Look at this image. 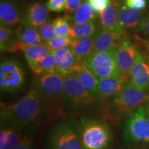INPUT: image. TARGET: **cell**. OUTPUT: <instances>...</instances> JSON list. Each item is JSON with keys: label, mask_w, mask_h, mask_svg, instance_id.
<instances>
[{"label": "cell", "mask_w": 149, "mask_h": 149, "mask_svg": "<svg viewBox=\"0 0 149 149\" xmlns=\"http://www.w3.org/2000/svg\"><path fill=\"white\" fill-rule=\"evenodd\" d=\"M96 30L94 20L81 24H72L70 37L72 39L92 37L95 33Z\"/></svg>", "instance_id": "26"}, {"label": "cell", "mask_w": 149, "mask_h": 149, "mask_svg": "<svg viewBox=\"0 0 149 149\" xmlns=\"http://www.w3.org/2000/svg\"><path fill=\"white\" fill-rule=\"evenodd\" d=\"M48 10L46 5L34 2L27 8L24 15V24L38 29L48 20Z\"/></svg>", "instance_id": "19"}, {"label": "cell", "mask_w": 149, "mask_h": 149, "mask_svg": "<svg viewBox=\"0 0 149 149\" xmlns=\"http://www.w3.org/2000/svg\"><path fill=\"white\" fill-rule=\"evenodd\" d=\"M93 9L97 14H100L111 3L112 0H88Z\"/></svg>", "instance_id": "33"}, {"label": "cell", "mask_w": 149, "mask_h": 149, "mask_svg": "<svg viewBox=\"0 0 149 149\" xmlns=\"http://www.w3.org/2000/svg\"><path fill=\"white\" fill-rule=\"evenodd\" d=\"M56 59V72L66 77L77 69L80 63L70 47L52 51Z\"/></svg>", "instance_id": "15"}, {"label": "cell", "mask_w": 149, "mask_h": 149, "mask_svg": "<svg viewBox=\"0 0 149 149\" xmlns=\"http://www.w3.org/2000/svg\"><path fill=\"white\" fill-rule=\"evenodd\" d=\"M48 111V101L33 88L17 102L1 107V121L30 130L46 120Z\"/></svg>", "instance_id": "1"}, {"label": "cell", "mask_w": 149, "mask_h": 149, "mask_svg": "<svg viewBox=\"0 0 149 149\" xmlns=\"http://www.w3.org/2000/svg\"><path fill=\"white\" fill-rule=\"evenodd\" d=\"M130 82L140 90L149 91V63L139 51L129 75Z\"/></svg>", "instance_id": "14"}, {"label": "cell", "mask_w": 149, "mask_h": 149, "mask_svg": "<svg viewBox=\"0 0 149 149\" xmlns=\"http://www.w3.org/2000/svg\"><path fill=\"white\" fill-rule=\"evenodd\" d=\"M146 111H147V113H148V114L149 115V103L147 104V106L146 107Z\"/></svg>", "instance_id": "39"}, {"label": "cell", "mask_w": 149, "mask_h": 149, "mask_svg": "<svg viewBox=\"0 0 149 149\" xmlns=\"http://www.w3.org/2000/svg\"><path fill=\"white\" fill-rule=\"evenodd\" d=\"M93 37L95 40L94 51L107 52L116 51L122 41L126 37V35L100 26L97 29Z\"/></svg>", "instance_id": "12"}, {"label": "cell", "mask_w": 149, "mask_h": 149, "mask_svg": "<svg viewBox=\"0 0 149 149\" xmlns=\"http://www.w3.org/2000/svg\"><path fill=\"white\" fill-rule=\"evenodd\" d=\"M35 142V137L31 130L26 134L21 141L19 143L14 149H33Z\"/></svg>", "instance_id": "32"}, {"label": "cell", "mask_w": 149, "mask_h": 149, "mask_svg": "<svg viewBox=\"0 0 149 149\" xmlns=\"http://www.w3.org/2000/svg\"><path fill=\"white\" fill-rule=\"evenodd\" d=\"M51 51L47 44L42 42L29 46L23 52L28 65L30 68H32L40 63Z\"/></svg>", "instance_id": "24"}, {"label": "cell", "mask_w": 149, "mask_h": 149, "mask_svg": "<svg viewBox=\"0 0 149 149\" xmlns=\"http://www.w3.org/2000/svg\"><path fill=\"white\" fill-rule=\"evenodd\" d=\"M30 130L12 123L1 121L0 149H14Z\"/></svg>", "instance_id": "13"}, {"label": "cell", "mask_w": 149, "mask_h": 149, "mask_svg": "<svg viewBox=\"0 0 149 149\" xmlns=\"http://www.w3.org/2000/svg\"><path fill=\"white\" fill-rule=\"evenodd\" d=\"M74 72L77 74L84 88L93 97L99 100L100 96L99 93L98 79L88 69L85 63H80Z\"/></svg>", "instance_id": "22"}, {"label": "cell", "mask_w": 149, "mask_h": 149, "mask_svg": "<svg viewBox=\"0 0 149 149\" xmlns=\"http://www.w3.org/2000/svg\"><path fill=\"white\" fill-rule=\"evenodd\" d=\"M130 81L129 77L121 74L117 77H109L98 79L99 93L100 98H113Z\"/></svg>", "instance_id": "16"}, {"label": "cell", "mask_w": 149, "mask_h": 149, "mask_svg": "<svg viewBox=\"0 0 149 149\" xmlns=\"http://www.w3.org/2000/svg\"><path fill=\"white\" fill-rule=\"evenodd\" d=\"M97 13L93 9L88 0H84L77 10L70 17L72 24H81L91 20H95Z\"/></svg>", "instance_id": "25"}, {"label": "cell", "mask_w": 149, "mask_h": 149, "mask_svg": "<svg viewBox=\"0 0 149 149\" xmlns=\"http://www.w3.org/2000/svg\"><path fill=\"white\" fill-rule=\"evenodd\" d=\"M124 3L129 8L143 10L147 6V0H124Z\"/></svg>", "instance_id": "35"}, {"label": "cell", "mask_w": 149, "mask_h": 149, "mask_svg": "<svg viewBox=\"0 0 149 149\" xmlns=\"http://www.w3.org/2000/svg\"><path fill=\"white\" fill-rule=\"evenodd\" d=\"M85 64L98 79L121 75L116 60V51H93Z\"/></svg>", "instance_id": "8"}, {"label": "cell", "mask_w": 149, "mask_h": 149, "mask_svg": "<svg viewBox=\"0 0 149 149\" xmlns=\"http://www.w3.org/2000/svg\"><path fill=\"white\" fill-rule=\"evenodd\" d=\"M26 80L24 67L13 58L4 59L0 64V88L6 93L16 92L21 89Z\"/></svg>", "instance_id": "7"}, {"label": "cell", "mask_w": 149, "mask_h": 149, "mask_svg": "<svg viewBox=\"0 0 149 149\" xmlns=\"http://www.w3.org/2000/svg\"><path fill=\"white\" fill-rule=\"evenodd\" d=\"M149 103V93L145 92L128 82L116 96L111 99L109 110L117 119L129 116Z\"/></svg>", "instance_id": "2"}, {"label": "cell", "mask_w": 149, "mask_h": 149, "mask_svg": "<svg viewBox=\"0 0 149 149\" xmlns=\"http://www.w3.org/2000/svg\"><path fill=\"white\" fill-rule=\"evenodd\" d=\"M84 1V0H66L65 11L67 16L70 17L71 15H72L74 14V13L77 10Z\"/></svg>", "instance_id": "34"}, {"label": "cell", "mask_w": 149, "mask_h": 149, "mask_svg": "<svg viewBox=\"0 0 149 149\" xmlns=\"http://www.w3.org/2000/svg\"><path fill=\"white\" fill-rule=\"evenodd\" d=\"M33 88L47 101L59 102L64 98V77L57 72L36 75L33 79Z\"/></svg>", "instance_id": "9"}, {"label": "cell", "mask_w": 149, "mask_h": 149, "mask_svg": "<svg viewBox=\"0 0 149 149\" xmlns=\"http://www.w3.org/2000/svg\"><path fill=\"white\" fill-rule=\"evenodd\" d=\"M120 6L117 0H112L111 3L100 14V26L110 31L126 34V31L121 26L119 22Z\"/></svg>", "instance_id": "17"}, {"label": "cell", "mask_w": 149, "mask_h": 149, "mask_svg": "<svg viewBox=\"0 0 149 149\" xmlns=\"http://www.w3.org/2000/svg\"><path fill=\"white\" fill-rule=\"evenodd\" d=\"M15 33L17 38L25 49L30 46L44 42L38 29L24 23L16 28Z\"/></svg>", "instance_id": "23"}, {"label": "cell", "mask_w": 149, "mask_h": 149, "mask_svg": "<svg viewBox=\"0 0 149 149\" xmlns=\"http://www.w3.org/2000/svg\"><path fill=\"white\" fill-rule=\"evenodd\" d=\"M147 59H148V62L149 63V46L148 47V50H147Z\"/></svg>", "instance_id": "38"}, {"label": "cell", "mask_w": 149, "mask_h": 149, "mask_svg": "<svg viewBox=\"0 0 149 149\" xmlns=\"http://www.w3.org/2000/svg\"><path fill=\"white\" fill-rule=\"evenodd\" d=\"M97 99L84 88L76 72L64 77L63 101L68 109L81 111L96 105Z\"/></svg>", "instance_id": "5"}, {"label": "cell", "mask_w": 149, "mask_h": 149, "mask_svg": "<svg viewBox=\"0 0 149 149\" xmlns=\"http://www.w3.org/2000/svg\"><path fill=\"white\" fill-rule=\"evenodd\" d=\"M72 39L70 37L55 35L51 41L46 43L49 49L51 51L61 49L66 47H69L71 44Z\"/></svg>", "instance_id": "29"}, {"label": "cell", "mask_w": 149, "mask_h": 149, "mask_svg": "<svg viewBox=\"0 0 149 149\" xmlns=\"http://www.w3.org/2000/svg\"><path fill=\"white\" fill-rule=\"evenodd\" d=\"M38 30L43 41L45 43L51 41L55 36L53 23L49 20H47L45 23L43 24Z\"/></svg>", "instance_id": "30"}, {"label": "cell", "mask_w": 149, "mask_h": 149, "mask_svg": "<svg viewBox=\"0 0 149 149\" xmlns=\"http://www.w3.org/2000/svg\"><path fill=\"white\" fill-rule=\"evenodd\" d=\"M123 133L126 141L149 144V115L146 107H140L128 116Z\"/></svg>", "instance_id": "6"}, {"label": "cell", "mask_w": 149, "mask_h": 149, "mask_svg": "<svg viewBox=\"0 0 149 149\" xmlns=\"http://www.w3.org/2000/svg\"><path fill=\"white\" fill-rule=\"evenodd\" d=\"M69 19V17L66 15L64 17H59L53 20V23L55 35L70 37L71 26L68 22Z\"/></svg>", "instance_id": "28"}, {"label": "cell", "mask_w": 149, "mask_h": 149, "mask_svg": "<svg viewBox=\"0 0 149 149\" xmlns=\"http://www.w3.org/2000/svg\"><path fill=\"white\" fill-rule=\"evenodd\" d=\"M31 69L35 75L56 72V59L53 52H50L40 63Z\"/></svg>", "instance_id": "27"}, {"label": "cell", "mask_w": 149, "mask_h": 149, "mask_svg": "<svg viewBox=\"0 0 149 149\" xmlns=\"http://www.w3.org/2000/svg\"><path fill=\"white\" fill-rule=\"evenodd\" d=\"M25 13L17 0H0V21L14 29L24 23Z\"/></svg>", "instance_id": "11"}, {"label": "cell", "mask_w": 149, "mask_h": 149, "mask_svg": "<svg viewBox=\"0 0 149 149\" xmlns=\"http://www.w3.org/2000/svg\"><path fill=\"white\" fill-rule=\"evenodd\" d=\"M0 48L1 51L10 53L25 50V47L17 38L14 29L1 23L0 25Z\"/></svg>", "instance_id": "20"}, {"label": "cell", "mask_w": 149, "mask_h": 149, "mask_svg": "<svg viewBox=\"0 0 149 149\" xmlns=\"http://www.w3.org/2000/svg\"><path fill=\"white\" fill-rule=\"evenodd\" d=\"M66 0H48L46 6L51 12L60 13L66 9Z\"/></svg>", "instance_id": "31"}, {"label": "cell", "mask_w": 149, "mask_h": 149, "mask_svg": "<svg viewBox=\"0 0 149 149\" xmlns=\"http://www.w3.org/2000/svg\"><path fill=\"white\" fill-rule=\"evenodd\" d=\"M69 47L79 63H85L95 50L94 37H79L72 39Z\"/></svg>", "instance_id": "21"}, {"label": "cell", "mask_w": 149, "mask_h": 149, "mask_svg": "<svg viewBox=\"0 0 149 149\" xmlns=\"http://www.w3.org/2000/svg\"><path fill=\"white\" fill-rule=\"evenodd\" d=\"M79 124L82 149H109L113 135L107 122L86 116L80 119Z\"/></svg>", "instance_id": "3"}, {"label": "cell", "mask_w": 149, "mask_h": 149, "mask_svg": "<svg viewBox=\"0 0 149 149\" xmlns=\"http://www.w3.org/2000/svg\"><path fill=\"white\" fill-rule=\"evenodd\" d=\"M145 17L144 10L129 8L125 4L121 6L119 10V22L125 31L138 29Z\"/></svg>", "instance_id": "18"}, {"label": "cell", "mask_w": 149, "mask_h": 149, "mask_svg": "<svg viewBox=\"0 0 149 149\" xmlns=\"http://www.w3.org/2000/svg\"><path fill=\"white\" fill-rule=\"evenodd\" d=\"M48 149H82L79 123L70 118L57 125L50 132Z\"/></svg>", "instance_id": "4"}, {"label": "cell", "mask_w": 149, "mask_h": 149, "mask_svg": "<svg viewBox=\"0 0 149 149\" xmlns=\"http://www.w3.org/2000/svg\"><path fill=\"white\" fill-rule=\"evenodd\" d=\"M139 51L130 39L124 38L116 50V60L121 74L129 77Z\"/></svg>", "instance_id": "10"}, {"label": "cell", "mask_w": 149, "mask_h": 149, "mask_svg": "<svg viewBox=\"0 0 149 149\" xmlns=\"http://www.w3.org/2000/svg\"><path fill=\"white\" fill-rule=\"evenodd\" d=\"M137 31H139L144 35L145 38L149 41V13L144 18Z\"/></svg>", "instance_id": "36"}, {"label": "cell", "mask_w": 149, "mask_h": 149, "mask_svg": "<svg viewBox=\"0 0 149 149\" xmlns=\"http://www.w3.org/2000/svg\"><path fill=\"white\" fill-rule=\"evenodd\" d=\"M122 149H144V148H139V147H126V148H124Z\"/></svg>", "instance_id": "37"}]
</instances>
